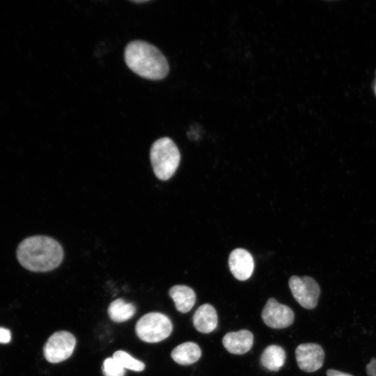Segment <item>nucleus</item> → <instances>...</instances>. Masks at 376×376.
<instances>
[{
  "label": "nucleus",
  "instance_id": "1",
  "mask_svg": "<svg viewBox=\"0 0 376 376\" xmlns=\"http://www.w3.org/2000/svg\"><path fill=\"white\" fill-rule=\"evenodd\" d=\"M16 256L19 264L26 269L45 272L59 266L64 253L61 245L52 237L33 235L19 244Z\"/></svg>",
  "mask_w": 376,
  "mask_h": 376
},
{
  "label": "nucleus",
  "instance_id": "2",
  "mask_svg": "<svg viewBox=\"0 0 376 376\" xmlns=\"http://www.w3.org/2000/svg\"><path fill=\"white\" fill-rule=\"evenodd\" d=\"M125 61L134 73L146 79L159 80L169 73V65L164 55L153 45L134 40L125 49Z\"/></svg>",
  "mask_w": 376,
  "mask_h": 376
},
{
  "label": "nucleus",
  "instance_id": "3",
  "mask_svg": "<svg viewBox=\"0 0 376 376\" xmlns=\"http://www.w3.org/2000/svg\"><path fill=\"white\" fill-rule=\"evenodd\" d=\"M150 158L156 177L161 180H167L173 175L179 166L180 153L171 139L162 137L152 143Z\"/></svg>",
  "mask_w": 376,
  "mask_h": 376
},
{
  "label": "nucleus",
  "instance_id": "4",
  "mask_svg": "<svg viewBox=\"0 0 376 376\" xmlns=\"http://www.w3.org/2000/svg\"><path fill=\"white\" fill-rule=\"evenodd\" d=\"M173 329L170 319L163 313L152 312L142 316L136 322L138 337L147 343H157L168 338Z\"/></svg>",
  "mask_w": 376,
  "mask_h": 376
},
{
  "label": "nucleus",
  "instance_id": "5",
  "mask_svg": "<svg viewBox=\"0 0 376 376\" xmlns=\"http://www.w3.org/2000/svg\"><path fill=\"white\" fill-rule=\"evenodd\" d=\"M75 345L76 339L71 333L65 331L55 332L44 345V357L50 363L63 361L71 356Z\"/></svg>",
  "mask_w": 376,
  "mask_h": 376
},
{
  "label": "nucleus",
  "instance_id": "6",
  "mask_svg": "<svg viewBox=\"0 0 376 376\" xmlns=\"http://www.w3.org/2000/svg\"><path fill=\"white\" fill-rule=\"evenodd\" d=\"M288 284L294 298L302 307L313 309L317 306L320 288L313 278L292 276L290 278Z\"/></svg>",
  "mask_w": 376,
  "mask_h": 376
},
{
  "label": "nucleus",
  "instance_id": "7",
  "mask_svg": "<svg viewBox=\"0 0 376 376\" xmlns=\"http://www.w3.org/2000/svg\"><path fill=\"white\" fill-rule=\"evenodd\" d=\"M261 317L268 327L281 329L291 325L295 315L289 306L279 304L274 298H269L263 309Z\"/></svg>",
  "mask_w": 376,
  "mask_h": 376
},
{
  "label": "nucleus",
  "instance_id": "8",
  "mask_svg": "<svg viewBox=\"0 0 376 376\" xmlns=\"http://www.w3.org/2000/svg\"><path fill=\"white\" fill-rule=\"evenodd\" d=\"M295 357L299 368L307 373L320 369L324 363V352L316 343H303L295 350Z\"/></svg>",
  "mask_w": 376,
  "mask_h": 376
},
{
  "label": "nucleus",
  "instance_id": "9",
  "mask_svg": "<svg viewBox=\"0 0 376 376\" xmlns=\"http://www.w3.org/2000/svg\"><path fill=\"white\" fill-rule=\"evenodd\" d=\"M228 266L232 274L238 280L250 278L254 269L251 254L244 249H235L230 253Z\"/></svg>",
  "mask_w": 376,
  "mask_h": 376
},
{
  "label": "nucleus",
  "instance_id": "10",
  "mask_svg": "<svg viewBox=\"0 0 376 376\" xmlns=\"http://www.w3.org/2000/svg\"><path fill=\"white\" fill-rule=\"evenodd\" d=\"M224 347L231 354H243L251 348L253 343L252 333L246 329L227 333L222 339Z\"/></svg>",
  "mask_w": 376,
  "mask_h": 376
},
{
  "label": "nucleus",
  "instance_id": "11",
  "mask_svg": "<svg viewBox=\"0 0 376 376\" xmlns=\"http://www.w3.org/2000/svg\"><path fill=\"white\" fill-rule=\"evenodd\" d=\"M218 318L216 310L209 304H205L198 308L193 316L195 329L203 334L212 332L217 326Z\"/></svg>",
  "mask_w": 376,
  "mask_h": 376
},
{
  "label": "nucleus",
  "instance_id": "12",
  "mask_svg": "<svg viewBox=\"0 0 376 376\" xmlns=\"http://www.w3.org/2000/svg\"><path fill=\"white\" fill-rule=\"evenodd\" d=\"M176 309L181 313L189 311L196 302V293L192 288L185 285H175L169 290Z\"/></svg>",
  "mask_w": 376,
  "mask_h": 376
},
{
  "label": "nucleus",
  "instance_id": "13",
  "mask_svg": "<svg viewBox=\"0 0 376 376\" xmlns=\"http://www.w3.org/2000/svg\"><path fill=\"white\" fill-rule=\"evenodd\" d=\"M201 355L199 346L193 342H186L175 347L171 357L178 364L188 366L198 361Z\"/></svg>",
  "mask_w": 376,
  "mask_h": 376
},
{
  "label": "nucleus",
  "instance_id": "14",
  "mask_svg": "<svg viewBox=\"0 0 376 376\" xmlns=\"http://www.w3.org/2000/svg\"><path fill=\"white\" fill-rule=\"evenodd\" d=\"M285 361V352L279 345L267 346L261 354L260 362L263 367L271 371H278Z\"/></svg>",
  "mask_w": 376,
  "mask_h": 376
},
{
  "label": "nucleus",
  "instance_id": "15",
  "mask_svg": "<svg viewBox=\"0 0 376 376\" xmlns=\"http://www.w3.org/2000/svg\"><path fill=\"white\" fill-rule=\"evenodd\" d=\"M135 311V306L132 304L127 303L122 299L114 300L108 308L109 315L116 322L127 321L134 315Z\"/></svg>",
  "mask_w": 376,
  "mask_h": 376
},
{
  "label": "nucleus",
  "instance_id": "16",
  "mask_svg": "<svg viewBox=\"0 0 376 376\" xmlns=\"http://www.w3.org/2000/svg\"><path fill=\"white\" fill-rule=\"evenodd\" d=\"M113 358L116 360L125 369H129L136 372L143 370L144 363L123 350H118L113 354Z\"/></svg>",
  "mask_w": 376,
  "mask_h": 376
},
{
  "label": "nucleus",
  "instance_id": "17",
  "mask_svg": "<svg viewBox=\"0 0 376 376\" xmlns=\"http://www.w3.org/2000/svg\"><path fill=\"white\" fill-rule=\"evenodd\" d=\"M103 373L105 376H124L125 368L113 357H109L103 362Z\"/></svg>",
  "mask_w": 376,
  "mask_h": 376
},
{
  "label": "nucleus",
  "instance_id": "18",
  "mask_svg": "<svg viewBox=\"0 0 376 376\" xmlns=\"http://www.w3.org/2000/svg\"><path fill=\"white\" fill-rule=\"evenodd\" d=\"M11 340V334L9 329L0 327V343H8Z\"/></svg>",
  "mask_w": 376,
  "mask_h": 376
},
{
  "label": "nucleus",
  "instance_id": "19",
  "mask_svg": "<svg viewBox=\"0 0 376 376\" xmlns=\"http://www.w3.org/2000/svg\"><path fill=\"white\" fill-rule=\"evenodd\" d=\"M366 370L368 376H376V358L373 357L366 365Z\"/></svg>",
  "mask_w": 376,
  "mask_h": 376
},
{
  "label": "nucleus",
  "instance_id": "20",
  "mask_svg": "<svg viewBox=\"0 0 376 376\" xmlns=\"http://www.w3.org/2000/svg\"><path fill=\"white\" fill-rule=\"evenodd\" d=\"M326 373L327 376H353L349 373L341 372L334 369H328Z\"/></svg>",
  "mask_w": 376,
  "mask_h": 376
},
{
  "label": "nucleus",
  "instance_id": "21",
  "mask_svg": "<svg viewBox=\"0 0 376 376\" xmlns=\"http://www.w3.org/2000/svg\"><path fill=\"white\" fill-rule=\"evenodd\" d=\"M374 91H375V94L376 95V81H375V82L374 84Z\"/></svg>",
  "mask_w": 376,
  "mask_h": 376
}]
</instances>
